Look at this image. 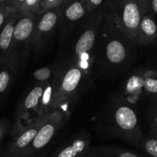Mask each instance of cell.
<instances>
[{
	"label": "cell",
	"mask_w": 157,
	"mask_h": 157,
	"mask_svg": "<svg viewBox=\"0 0 157 157\" xmlns=\"http://www.w3.org/2000/svg\"><path fill=\"white\" fill-rule=\"evenodd\" d=\"M9 1H10V0H0V6H8V4H9Z\"/></svg>",
	"instance_id": "4dcf8cb0"
},
{
	"label": "cell",
	"mask_w": 157,
	"mask_h": 157,
	"mask_svg": "<svg viewBox=\"0 0 157 157\" xmlns=\"http://www.w3.org/2000/svg\"></svg>",
	"instance_id": "836d02e7"
},
{
	"label": "cell",
	"mask_w": 157,
	"mask_h": 157,
	"mask_svg": "<svg viewBox=\"0 0 157 157\" xmlns=\"http://www.w3.org/2000/svg\"><path fill=\"white\" fill-rule=\"evenodd\" d=\"M106 123L109 133L135 147L138 148L145 137L136 110L121 95L112 98L109 104Z\"/></svg>",
	"instance_id": "3957f363"
},
{
	"label": "cell",
	"mask_w": 157,
	"mask_h": 157,
	"mask_svg": "<svg viewBox=\"0 0 157 157\" xmlns=\"http://www.w3.org/2000/svg\"><path fill=\"white\" fill-rule=\"evenodd\" d=\"M44 86V84H35L18 104L12 126V136L41 118L38 117V108Z\"/></svg>",
	"instance_id": "9c48e42d"
},
{
	"label": "cell",
	"mask_w": 157,
	"mask_h": 157,
	"mask_svg": "<svg viewBox=\"0 0 157 157\" xmlns=\"http://www.w3.org/2000/svg\"><path fill=\"white\" fill-rule=\"evenodd\" d=\"M104 19L99 9L89 14L79 26V32L72 48L71 58L84 75V88L91 85L94 79L95 51Z\"/></svg>",
	"instance_id": "7a4b0ae2"
},
{
	"label": "cell",
	"mask_w": 157,
	"mask_h": 157,
	"mask_svg": "<svg viewBox=\"0 0 157 157\" xmlns=\"http://www.w3.org/2000/svg\"><path fill=\"white\" fill-rule=\"evenodd\" d=\"M157 39V22L155 15L150 12L144 14L141 18L136 31L134 42L139 45H148Z\"/></svg>",
	"instance_id": "5bb4252c"
},
{
	"label": "cell",
	"mask_w": 157,
	"mask_h": 157,
	"mask_svg": "<svg viewBox=\"0 0 157 157\" xmlns=\"http://www.w3.org/2000/svg\"><path fill=\"white\" fill-rule=\"evenodd\" d=\"M44 117L35 121L33 124L12 136V140L6 149V152L10 157H20L35 138L38 129L41 127Z\"/></svg>",
	"instance_id": "7c38bea8"
},
{
	"label": "cell",
	"mask_w": 157,
	"mask_h": 157,
	"mask_svg": "<svg viewBox=\"0 0 157 157\" xmlns=\"http://www.w3.org/2000/svg\"><path fill=\"white\" fill-rule=\"evenodd\" d=\"M140 7L143 15L150 12V0H136Z\"/></svg>",
	"instance_id": "4316f807"
},
{
	"label": "cell",
	"mask_w": 157,
	"mask_h": 157,
	"mask_svg": "<svg viewBox=\"0 0 157 157\" xmlns=\"http://www.w3.org/2000/svg\"><path fill=\"white\" fill-rule=\"evenodd\" d=\"M81 90H84V75L71 58L58 64L53 110H59L68 116L69 108Z\"/></svg>",
	"instance_id": "277c9868"
},
{
	"label": "cell",
	"mask_w": 157,
	"mask_h": 157,
	"mask_svg": "<svg viewBox=\"0 0 157 157\" xmlns=\"http://www.w3.org/2000/svg\"><path fill=\"white\" fill-rule=\"evenodd\" d=\"M12 12V9H9L8 6H0V30L2 28V26L4 25L5 22L8 19Z\"/></svg>",
	"instance_id": "cb8c5ba5"
},
{
	"label": "cell",
	"mask_w": 157,
	"mask_h": 157,
	"mask_svg": "<svg viewBox=\"0 0 157 157\" xmlns=\"http://www.w3.org/2000/svg\"><path fill=\"white\" fill-rule=\"evenodd\" d=\"M136 44L108 18L100 29L94 62V76L110 80L130 68L136 55Z\"/></svg>",
	"instance_id": "6da1fadb"
},
{
	"label": "cell",
	"mask_w": 157,
	"mask_h": 157,
	"mask_svg": "<svg viewBox=\"0 0 157 157\" xmlns=\"http://www.w3.org/2000/svg\"><path fill=\"white\" fill-rule=\"evenodd\" d=\"M25 1L26 0H10L8 4V7L12 11H15L20 14Z\"/></svg>",
	"instance_id": "d4e9b609"
},
{
	"label": "cell",
	"mask_w": 157,
	"mask_h": 157,
	"mask_svg": "<svg viewBox=\"0 0 157 157\" xmlns=\"http://www.w3.org/2000/svg\"><path fill=\"white\" fill-rule=\"evenodd\" d=\"M61 6L50 9L37 15L34 29L33 52L39 54L44 51L52 35L58 28Z\"/></svg>",
	"instance_id": "30bf717a"
},
{
	"label": "cell",
	"mask_w": 157,
	"mask_h": 157,
	"mask_svg": "<svg viewBox=\"0 0 157 157\" xmlns=\"http://www.w3.org/2000/svg\"><path fill=\"white\" fill-rule=\"evenodd\" d=\"M9 124L7 120L2 119L0 121V144L6 137L8 130H9Z\"/></svg>",
	"instance_id": "484cf974"
},
{
	"label": "cell",
	"mask_w": 157,
	"mask_h": 157,
	"mask_svg": "<svg viewBox=\"0 0 157 157\" xmlns=\"http://www.w3.org/2000/svg\"><path fill=\"white\" fill-rule=\"evenodd\" d=\"M84 157H143L138 153L117 146H90Z\"/></svg>",
	"instance_id": "2e32d148"
},
{
	"label": "cell",
	"mask_w": 157,
	"mask_h": 157,
	"mask_svg": "<svg viewBox=\"0 0 157 157\" xmlns=\"http://www.w3.org/2000/svg\"><path fill=\"white\" fill-rule=\"evenodd\" d=\"M98 9L104 18L111 20L120 30L134 41L144 15L136 0H104Z\"/></svg>",
	"instance_id": "8992f818"
},
{
	"label": "cell",
	"mask_w": 157,
	"mask_h": 157,
	"mask_svg": "<svg viewBox=\"0 0 157 157\" xmlns=\"http://www.w3.org/2000/svg\"><path fill=\"white\" fill-rule=\"evenodd\" d=\"M15 74L8 64H4L0 67V102L9 91Z\"/></svg>",
	"instance_id": "ac0fdd59"
},
{
	"label": "cell",
	"mask_w": 157,
	"mask_h": 157,
	"mask_svg": "<svg viewBox=\"0 0 157 157\" xmlns=\"http://www.w3.org/2000/svg\"><path fill=\"white\" fill-rule=\"evenodd\" d=\"M150 157H157V137L149 136L144 137L139 147Z\"/></svg>",
	"instance_id": "ffe728a7"
},
{
	"label": "cell",
	"mask_w": 157,
	"mask_h": 157,
	"mask_svg": "<svg viewBox=\"0 0 157 157\" xmlns=\"http://www.w3.org/2000/svg\"><path fill=\"white\" fill-rule=\"evenodd\" d=\"M21 14L12 11L0 30V67L6 64L15 24Z\"/></svg>",
	"instance_id": "9a60e30c"
},
{
	"label": "cell",
	"mask_w": 157,
	"mask_h": 157,
	"mask_svg": "<svg viewBox=\"0 0 157 157\" xmlns=\"http://www.w3.org/2000/svg\"><path fill=\"white\" fill-rule=\"evenodd\" d=\"M144 95H157V70L138 71L123 84L121 96L130 104Z\"/></svg>",
	"instance_id": "ba28073f"
},
{
	"label": "cell",
	"mask_w": 157,
	"mask_h": 157,
	"mask_svg": "<svg viewBox=\"0 0 157 157\" xmlns=\"http://www.w3.org/2000/svg\"><path fill=\"white\" fill-rule=\"evenodd\" d=\"M150 12L154 15H157V0H150Z\"/></svg>",
	"instance_id": "f1b7e54d"
},
{
	"label": "cell",
	"mask_w": 157,
	"mask_h": 157,
	"mask_svg": "<svg viewBox=\"0 0 157 157\" xmlns=\"http://www.w3.org/2000/svg\"><path fill=\"white\" fill-rule=\"evenodd\" d=\"M41 0H26L21 15H38Z\"/></svg>",
	"instance_id": "44dd1931"
},
{
	"label": "cell",
	"mask_w": 157,
	"mask_h": 157,
	"mask_svg": "<svg viewBox=\"0 0 157 157\" xmlns=\"http://www.w3.org/2000/svg\"><path fill=\"white\" fill-rule=\"evenodd\" d=\"M88 15L81 0H66L61 6L58 25L61 41H65Z\"/></svg>",
	"instance_id": "8fae6325"
},
{
	"label": "cell",
	"mask_w": 157,
	"mask_h": 157,
	"mask_svg": "<svg viewBox=\"0 0 157 157\" xmlns=\"http://www.w3.org/2000/svg\"><path fill=\"white\" fill-rule=\"evenodd\" d=\"M37 15H21L15 24L6 64L15 75L22 71L33 51L34 29Z\"/></svg>",
	"instance_id": "5b68a950"
},
{
	"label": "cell",
	"mask_w": 157,
	"mask_h": 157,
	"mask_svg": "<svg viewBox=\"0 0 157 157\" xmlns=\"http://www.w3.org/2000/svg\"><path fill=\"white\" fill-rule=\"evenodd\" d=\"M56 67L57 64H55L52 67L45 66L35 71L32 74V78L35 84H45L50 81L55 75Z\"/></svg>",
	"instance_id": "d6986e66"
},
{
	"label": "cell",
	"mask_w": 157,
	"mask_h": 157,
	"mask_svg": "<svg viewBox=\"0 0 157 157\" xmlns=\"http://www.w3.org/2000/svg\"><path fill=\"white\" fill-rule=\"evenodd\" d=\"M65 1L66 0H41V2H40L38 14L41 13L46 10H48L50 9L61 6Z\"/></svg>",
	"instance_id": "7402d4cb"
},
{
	"label": "cell",
	"mask_w": 157,
	"mask_h": 157,
	"mask_svg": "<svg viewBox=\"0 0 157 157\" xmlns=\"http://www.w3.org/2000/svg\"><path fill=\"white\" fill-rule=\"evenodd\" d=\"M0 157H10V156H9V155L7 153L6 150H5V151L0 152Z\"/></svg>",
	"instance_id": "1f68e13d"
},
{
	"label": "cell",
	"mask_w": 157,
	"mask_h": 157,
	"mask_svg": "<svg viewBox=\"0 0 157 157\" xmlns=\"http://www.w3.org/2000/svg\"><path fill=\"white\" fill-rule=\"evenodd\" d=\"M90 137L79 134L60 147L50 157H84L90 147Z\"/></svg>",
	"instance_id": "4fadbf2b"
},
{
	"label": "cell",
	"mask_w": 157,
	"mask_h": 157,
	"mask_svg": "<svg viewBox=\"0 0 157 157\" xmlns=\"http://www.w3.org/2000/svg\"><path fill=\"white\" fill-rule=\"evenodd\" d=\"M66 116L59 110H54L44 117L35 138L20 157H36L52 141L65 122Z\"/></svg>",
	"instance_id": "52a82bcc"
},
{
	"label": "cell",
	"mask_w": 157,
	"mask_h": 157,
	"mask_svg": "<svg viewBox=\"0 0 157 157\" xmlns=\"http://www.w3.org/2000/svg\"><path fill=\"white\" fill-rule=\"evenodd\" d=\"M87 10V13L90 14L98 10L102 5L104 0H81Z\"/></svg>",
	"instance_id": "603a6c76"
},
{
	"label": "cell",
	"mask_w": 157,
	"mask_h": 157,
	"mask_svg": "<svg viewBox=\"0 0 157 157\" xmlns=\"http://www.w3.org/2000/svg\"><path fill=\"white\" fill-rule=\"evenodd\" d=\"M152 117L157 116V95L154 97V101H153V107H152Z\"/></svg>",
	"instance_id": "f546056e"
},
{
	"label": "cell",
	"mask_w": 157,
	"mask_h": 157,
	"mask_svg": "<svg viewBox=\"0 0 157 157\" xmlns=\"http://www.w3.org/2000/svg\"><path fill=\"white\" fill-rule=\"evenodd\" d=\"M150 136L157 137V116L153 117L150 124Z\"/></svg>",
	"instance_id": "83f0119b"
},
{
	"label": "cell",
	"mask_w": 157,
	"mask_h": 157,
	"mask_svg": "<svg viewBox=\"0 0 157 157\" xmlns=\"http://www.w3.org/2000/svg\"><path fill=\"white\" fill-rule=\"evenodd\" d=\"M40 157H43V156H40Z\"/></svg>",
	"instance_id": "d6a6232c"
},
{
	"label": "cell",
	"mask_w": 157,
	"mask_h": 157,
	"mask_svg": "<svg viewBox=\"0 0 157 157\" xmlns=\"http://www.w3.org/2000/svg\"><path fill=\"white\" fill-rule=\"evenodd\" d=\"M58 65V64H57ZM57 87V67L53 78L44 84L42 94L40 99L38 117H44L53 110V103L55 100Z\"/></svg>",
	"instance_id": "e0dca14e"
}]
</instances>
